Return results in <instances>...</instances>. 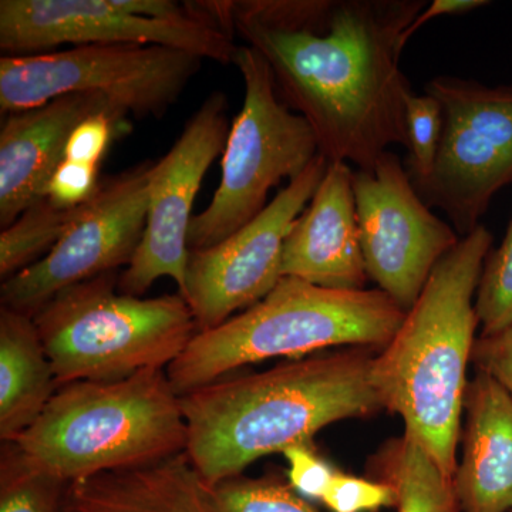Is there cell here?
I'll use <instances>...</instances> for the list:
<instances>
[{
  "label": "cell",
  "instance_id": "f1b7e54d",
  "mask_svg": "<svg viewBox=\"0 0 512 512\" xmlns=\"http://www.w3.org/2000/svg\"><path fill=\"white\" fill-rule=\"evenodd\" d=\"M288 461V484L296 493L322 500L335 471L316 454L313 444H296L282 451Z\"/></svg>",
  "mask_w": 512,
  "mask_h": 512
},
{
  "label": "cell",
  "instance_id": "484cf974",
  "mask_svg": "<svg viewBox=\"0 0 512 512\" xmlns=\"http://www.w3.org/2000/svg\"><path fill=\"white\" fill-rule=\"evenodd\" d=\"M320 501L332 512H372L396 507V497L386 483L343 473L333 474Z\"/></svg>",
  "mask_w": 512,
  "mask_h": 512
},
{
  "label": "cell",
  "instance_id": "5bb4252c",
  "mask_svg": "<svg viewBox=\"0 0 512 512\" xmlns=\"http://www.w3.org/2000/svg\"><path fill=\"white\" fill-rule=\"evenodd\" d=\"M228 133L227 96L211 93L170 151L153 164L146 231L136 255L119 276L121 293L143 296L164 276L173 279L178 293H183L192 207L205 174L224 153Z\"/></svg>",
  "mask_w": 512,
  "mask_h": 512
},
{
  "label": "cell",
  "instance_id": "603a6c76",
  "mask_svg": "<svg viewBox=\"0 0 512 512\" xmlns=\"http://www.w3.org/2000/svg\"><path fill=\"white\" fill-rule=\"evenodd\" d=\"M215 512H318L276 476H238L212 488Z\"/></svg>",
  "mask_w": 512,
  "mask_h": 512
},
{
  "label": "cell",
  "instance_id": "7c38bea8",
  "mask_svg": "<svg viewBox=\"0 0 512 512\" xmlns=\"http://www.w3.org/2000/svg\"><path fill=\"white\" fill-rule=\"evenodd\" d=\"M353 191L367 278L407 312L457 247V231L431 211L392 151L353 173Z\"/></svg>",
  "mask_w": 512,
  "mask_h": 512
},
{
  "label": "cell",
  "instance_id": "44dd1931",
  "mask_svg": "<svg viewBox=\"0 0 512 512\" xmlns=\"http://www.w3.org/2000/svg\"><path fill=\"white\" fill-rule=\"evenodd\" d=\"M79 208H60L46 197L2 229L0 276L3 281L45 258L66 234Z\"/></svg>",
  "mask_w": 512,
  "mask_h": 512
},
{
  "label": "cell",
  "instance_id": "cb8c5ba5",
  "mask_svg": "<svg viewBox=\"0 0 512 512\" xmlns=\"http://www.w3.org/2000/svg\"><path fill=\"white\" fill-rule=\"evenodd\" d=\"M476 311L481 336L493 335L512 323V220L500 247L485 259Z\"/></svg>",
  "mask_w": 512,
  "mask_h": 512
},
{
  "label": "cell",
  "instance_id": "30bf717a",
  "mask_svg": "<svg viewBox=\"0 0 512 512\" xmlns=\"http://www.w3.org/2000/svg\"><path fill=\"white\" fill-rule=\"evenodd\" d=\"M424 93L440 103L443 134L433 171L413 184L466 237L495 194L512 185V84L437 76Z\"/></svg>",
  "mask_w": 512,
  "mask_h": 512
},
{
  "label": "cell",
  "instance_id": "9a60e30c",
  "mask_svg": "<svg viewBox=\"0 0 512 512\" xmlns=\"http://www.w3.org/2000/svg\"><path fill=\"white\" fill-rule=\"evenodd\" d=\"M126 120L96 94H69L6 116L0 130V227L5 229L47 197L50 180L66 157L74 128L96 114Z\"/></svg>",
  "mask_w": 512,
  "mask_h": 512
},
{
  "label": "cell",
  "instance_id": "d4e9b609",
  "mask_svg": "<svg viewBox=\"0 0 512 512\" xmlns=\"http://www.w3.org/2000/svg\"><path fill=\"white\" fill-rule=\"evenodd\" d=\"M407 173L413 183L429 177L439 154L443 110L430 94H410L406 100Z\"/></svg>",
  "mask_w": 512,
  "mask_h": 512
},
{
  "label": "cell",
  "instance_id": "277c9868",
  "mask_svg": "<svg viewBox=\"0 0 512 512\" xmlns=\"http://www.w3.org/2000/svg\"><path fill=\"white\" fill-rule=\"evenodd\" d=\"M181 397L164 369L57 389L39 419L12 441L33 470L63 483L156 463L187 450Z\"/></svg>",
  "mask_w": 512,
  "mask_h": 512
},
{
  "label": "cell",
  "instance_id": "ac0fdd59",
  "mask_svg": "<svg viewBox=\"0 0 512 512\" xmlns=\"http://www.w3.org/2000/svg\"><path fill=\"white\" fill-rule=\"evenodd\" d=\"M60 512H215L212 488L187 451L146 466L70 481Z\"/></svg>",
  "mask_w": 512,
  "mask_h": 512
},
{
  "label": "cell",
  "instance_id": "4dcf8cb0",
  "mask_svg": "<svg viewBox=\"0 0 512 512\" xmlns=\"http://www.w3.org/2000/svg\"><path fill=\"white\" fill-rule=\"evenodd\" d=\"M488 5H491V3L487 0H433L426 8L421 10L409 29L403 33L402 42L400 43H402L404 49L407 42L416 35L417 30L426 26L431 20L441 18V16L464 15V13H470Z\"/></svg>",
  "mask_w": 512,
  "mask_h": 512
},
{
  "label": "cell",
  "instance_id": "83f0119b",
  "mask_svg": "<svg viewBox=\"0 0 512 512\" xmlns=\"http://www.w3.org/2000/svg\"><path fill=\"white\" fill-rule=\"evenodd\" d=\"M124 120L101 113L83 120L70 134L66 147V160L100 165L111 141L119 134Z\"/></svg>",
  "mask_w": 512,
  "mask_h": 512
},
{
  "label": "cell",
  "instance_id": "8fae6325",
  "mask_svg": "<svg viewBox=\"0 0 512 512\" xmlns=\"http://www.w3.org/2000/svg\"><path fill=\"white\" fill-rule=\"evenodd\" d=\"M153 164L144 161L101 180L56 247L3 281L2 306L33 318L64 289L128 266L146 231Z\"/></svg>",
  "mask_w": 512,
  "mask_h": 512
},
{
  "label": "cell",
  "instance_id": "3957f363",
  "mask_svg": "<svg viewBox=\"0 0 512 512\" xmlns=\"http://www.w3.org/2000/svg\"><path fill=\"white\" fill-rule=\"evenodd\" d=\"M493 235L484 225L441 259L392 340L373 359L372 382L383 409L450 478L480 325L476 296Z\"/></svg>",
  "mask_w": 512,
  "mask_h": 512
},
{
  "label": "cell",
  "instance_id": "7a4b0ae2",
  "mask_svg": "<svg viewBox=\"0 0 512 512\" xmlns=\"http://www.w3.org/2000/svg\"><path fill=\"white\" fill-rule=\"evenodd\" d=\"M373 359L363 348L319 353L192 390L181 396L188 457L214 488L259 458L312 444L329 424L379 412Z\"/></svg>",
  "mask_w": 512,
  "mask_h": 512
},
{
  "label": "cell",
  "instance_id": "6da1fadb",
  "mask_svg": "<svg viewBox=\"0 0 512 512\" xmlns=\"http://www.w3.org/2000/svg\"><path fill=\"white\" fill-rule=\"evenodd\" d=\"M426 0L192 2L268 63L276 92L308 121L329 163L372 170L387 147L407 148L402 36Z\"/></svg>",
  "mask_w": 512,
  "mask_h": 512
},
{
  "label": "cell",
  "instance_id": "d6986e66",
  "mask_svg": "<svg viewBox=\"0 0 512 512\" xmlns=\"http://www.w3.org/2000/svg\"><path fill=\"white\" fill-rule=\"evenodd\" d=\"M59 389L35 320L0 309V439L12 443L29 429Z\"/></svg>",
  "mask_w": 512,
  "mask_h": 512
},
{
  "label": "cell",
  "instance_id": "52a82bcc",
  "mask_svg": "<svg viewBox=\"0 0 512 512\" xmlns=\"http://www.w3.org/2000/svg\"><path fill=\"white\" fill-rule=\"evenodd\" d=\"M232 64L244 80V104L229 128L217 191L192 218L190 251L214 247L249 224L269 204L272 188L295 180L319 156L315 133L279 99L264 57L238 46Z\"/></svg>",
  "mask_w": 512,
  "mask_h": 512
},
{
  "label": "cell",
  "instance_id": "e0dca14e",
  "mask_svg": "<svg viewBox=\"0 0 512 512\" xmlns=\"http://www.w3.org/2000/svg\"><path fill=\"white\" fill-rule=\"evenodd\" d=\"M463 460L454 487L464 512H512V396L478 370L464 397Z\"/></svg>",
  "mask_w": 512,
  "mask_h": 512
},
{
  "label": "cell",
  "instance_id": "2e32d148",
  "mask_svg": "<svg viewBox=\"0 0 512 512\" xmlns=\"http://www.w3.org/2000/svg\"><path fill=\"white\" fill-rule=\"evenodd\" d=\"M353 173L329 163L318 190L293 222L282 252V276L320 288L363 291L367 282L360 245Z\"/></svg>",
  "mask_w": 512,
  "mask_h": 512
},
{
  "label": "cell",
  "instance_id": "ba28073f",
  "mask_svg": "<svg viewBox=\"0 0 512 512\" xmlns=\"http://www.w3.org/2000/svg\"><path fill=\"white\" fill-rule=\"evenodd\" d=\"M202 59L163 46L92 45L0 59L3 116L69 94H96L137 119H160L177 103Z\"/></svg>",
  "mask_w": 512,
  "mask_h": 512
},
{
  "label": "cell",
  "instance_id": "5b68a950",
  "mask_svg": "<svg viewBox=\"0 0 512 512\" xmlns=\"http://www.w3.org/2000/svg\"><path fill=\"white\" fill-rule=\"evenodd\" d=\"M406 311L380 289L336 291L284 276L262 301L218 328L198 332L167 369L178 396L275 357L329 348L382 350Z\"/></svg>",
  "mask_w": 512,
  "mask_h": 512
},
{
  "label": "cell",
  "instance_id": "7402d4cb",
  "mask_svg": "<svg viewBox=\"0 0 512 512\" xmlns=\"http://www.w3.org/2000/svg\"><path fill=\"white\" fill-rule=\"evenodd\" d=\"M0 463V512H60L66 483L33 470L13 443Z\"/></svg>",
  "mask_w": 512,
  "mask_h": 512
},
{
  "label": "cell",
  "instance_id": "4316f807",
  "mask_svg": "<svg viewBox=\"0 0 512 512\" xmlns=\"http://www.w3.org/2000/svg\"><path fill=\"white\" fill-rule=\"evenodd\" d=\"M100 165L77 163L64 158L47 188V198L60 208H77L99 190Z\"/></svg>",
  "mask_w": 512,
  "mask_h": 512
},
{
  "label": "cell",
  "instance_id": "4fadbf2b",
  "mask_svg": "<svg viewBox=\"0 0 512 512\" xmlns=\"http://www.w3.org/2000/svg\"><path fill=\"white\" fill-rule=\"evenodd\" d=\"M328 165L319 154L249 224L214 247L190 251L181 296L194 313L198 332L218 328L235 313L247 311L284 278L285 239L318 190Z\"/></svg>",
  "mask_w": 512,
  "mask_h": 512
},
{
  "label": "cell",
  "instance_id": "9c48e42d",
  "mask_svg": "<svg viewBox=\"0 0 512 512\" xmlns=\"http://www.w3.org/2000/svg\"><path fill=\"white\" fill-rule=\"evenodd\" d=\"M138 45L183 50L229 64L238 45L210 20L170 0H2L3 56L57 46Z\"/></svg>",
  "mask_w": 512,
  "mask_h": 512
},
{
  "label": "cell",
  "instance_id": "ffe728a7",
  "mask_svg": "<svg viewBox=\"0 0 512 512\" xmlns=\"http://www.w3.org/2000/svg\"><path fill=\"white\" fill-rule=\"evenodd\" d=\"M377 481L392 488L397 512H457L454 478L409 434L386 441L370 460Z\"/></svg>",
  "mask_w": 512,
  "mask_h": 512
},
{
  "label": "cell",
  "instance_id": "8992f818",
  "mask_svg": "<svg viewBox=\"0 0 512 512\" xmlns=\"http://www.w3.org/2000/svg\"><path fill=\"white\" fill-rule=\"evenodd\" d=\"M59 387L111 382L147 369H164L197 335L190 305L119 291L116 272L57 293L33 316Z\"/></svg>",
  "mask_w": 512,
  "mask_h": 512
},
{
  "label": "cell",
  "instance_id": "f546056e",
  "mask_svg": "<svg viewBox=\"0 0 512 512\" xmlns=\"http://www.w3.org/2000/svg\"><path fill=\"white\" fill-rule=\"evenodd\" d=\"M473 362L512 396V323L493 335L480 336L474 345Z\"/></svg>",
  "mask_w": 512,
  "mask_h": 512
}]
</instances>
